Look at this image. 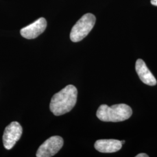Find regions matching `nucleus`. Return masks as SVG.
Returning a JSON list of instances; mask_svg holds the SVG:
<instances>
[{
    "mask_svg": "<svg viewBox=\"0 0 157 157\" xmlns=\"http://www.w3.org/2000/svg\"><path fill=\"white\" fill-rule=\"evenodd\" d=\"M63 144V140L61 137L52 136L40 146L36 153V157H52L61 150Z\"/></svg>",
    "mask_w": 157,
    "mask_h": 157,
    "instance_id": "obj_4",
    "label": "nucleus"
},
{
    "mask_svg": "<svg viewBox=\"0 0 157 157\" xmlns=\"http://www.w3.org/2000/svg\"><path fill=\"white\" fill-rule=\"evenodd\" d=\"M149 156L146 154L145 153H140V154H139L138 155H137L136 157H148Z\"/></svg>",
    "mask_w": 157,
    "mask_h": 157,
    "instance_id": "obj_9",
    "label": "nucleus"
},
{
    "mask_svg": "<svg viewBox=\"0 0 157 157\" xmlns=\"http://www.w3.org/2000/svg\"><path fill=\"white\" fill-rule=\"evenodd\" d=\"M46 28L47 21L45 18L40 17L33 23L22 29L20 32L24 38L33 39L43 33Z\"/></svg>",
    "mask_w": 157,
    "mask_h": 157,
    "instance_id": "obj_6",
    "label": "nucleus"
},
{
    "mask_svg": "<svg viewBox=\"0 0 157 157\" xmlns=\"http://www.w3.org/2000/svg\"><path fill=\"white\" fill-rule=\"evenodd\" d=\"M122 147L121 141L115 139H101L95 141L94 147L102 153H112L120 150Z\"/></svg>",
    "mask_w": 157,
    "mask_h": 157,
    "instance_id": "obj_8",
    "label": "nucleus"
},
{
    "mask_svg": "<svg viewBox=\"0 0 157 157\" xmlns=\"http://www.w3.org/2000/svg\"><path fill=\"white\" fill-rule=\"evenodd\" d=\"M22 128L17 122H12L5 129L2 137L4 147L11 150L19 140L22 134Z\"/></svg>",
    "mask_w": 157,
    "mask_h": 157,
    "instance_id": "obj_5",
    "label": "nucleus"
},
{
    "mask_svg": "<svg viewBox=\"0 0 157 157\" xmlns=\"http://www.w3.org/2000/svg\"><path fill=\"white\" fill-rule=\"evenodd\" d=\"M151 3L153 6H157V0H151Z\"/></svg>",
    "mask_w": 157,
    "mask_h": 157,
    "instance_id": "obj_10",
    "label": "nucleus"
},
{
    "mask_svg": "<svg viewBox=\"0 0 157 157\" xmlns=\"http://www.w3.org/2000/svg\"><path fill=\"white\" fill-rule=\"evenodd\" d=\"M136 71L141 80L144 84L148 86H155L157 84V80L151 71L147 67L143 60L139 59L136 62Z\"/></svg>",
    "mask_w": 157,
    "mask_h": 157,
    "instance_id": "obj_7",
    "label": "nucleus"
},
{
    "mask_svg": "<svg viewBox=\"0 0 157 157\" xmlns=\"http://www.w3.org/2000/svg\"><path fill=\"white\" fill-rule=\"evenodd\" d=\"M132 115V109L129 105L119 104L109 107L103 104L98 108L96 115L101 121L118 122L127 120Z\"/></svg>",
    "mask_w": 157,
    "mask_h": 157,
    "instance_id": "obj_2",
    "label": "nucleus"
},
{
    "mask_svg": "<svg viewBox=\"0 0 157 157\" xmlns=\"http://www.w3.org/2000/svg\"><path fill=\"white\" fill-rule=\"evenodd\" d=\"M78 97V90L73 85H67L53 95L50 108L56 116H60L70 112L75 107Z\"/></svg>",
    "mask_w": 157,
    "mask_h": 157,
    "instance_id": "obj_1",
    "label": "nucleus"
},
{
    "mask_svg": "<svg viewBox=\"0 0 157 157\" xmlns=\"http://www.w3.org/2000/svg\"><path fill=\"white\" fill-rule=\"evenodd\" d=\"M96 18L90 13L84 14L73 26L70 34V39L74 43L78 42L84 39L93 29Z\"/></svg>",
    "mask_w": 157,
    "mask_h": 157,
    "instance_id": "obj_3",
    "label": "nucleus"
},
{
    "mask_svg": "<svg viewBox=\"0 0 157 157\" xmlns=\"http://www.w3.org/2000/svg\"><path fill=\"white\" fill-rule=\"evenodd\" d=\"M121 141V143H122V145H123V144H124V143H125V141L122 140V141Z\"/></svg>",
    "mask_w": 157,
    "mask_h": 157,
    "instance_id": "obj_11",
    "label": "nucleus"
}]
</instances>
